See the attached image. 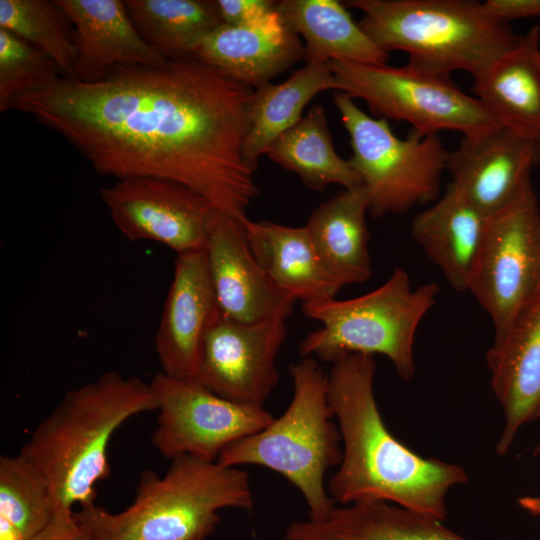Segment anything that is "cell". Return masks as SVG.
<instances>
[{
    "label": "cell",
    "instance_id": "6da1fadb",
    "mask_svg": "<svg viewBox=\"0 0 540 540\" xmlns=\"http://www.w3.org/2000/svg\"><path fill=\"white\" fill-rule=\"evenodd\" d=\"M253 91L188 56L92 83L61 77L8 111L61 135L100 175L174 181L243 221L259 193L243 154Z\"/></svg>",
    "mask_w": 540,
    "mask_h": 540
},
{
    "label": "cell",
    "instance_id": "7a4b0ae2",
    "mask_svg": "<svg viewBox=\"0 0 540 540\" xmlns=\"http://www.w3.org/2000/svg\"><path fill=\"white\" fill-rule=\"evenodd\" d=\"M375 371L374 356L366 354L332 363L328 400L343 457L328 481V494L343 505L386 501L443 521L448 491L468 475L459 465L415 453L391 434L376 402Z\"/></svg>",
    "mask_w": 540,
    "mask_h": 540
},
{
    "label": "cell",
    "instance_id": "3957f363",
    "mask_svg": "<svg viewBox=\"0 0 540 540\" xmlns=\"http://www.w3.org/2000/svg\"><path fill=\"white\" fill-rule=\"evenodd\" d=\"M157 410L150 382L107 371L67 391L22 446L47 481L55 511L95 504L96 486L109 477L108 450L130 418Z\"/></svg>",
    "mask_w": 540,
    "mask_h": 540
},
{
    "label": "cell",
    "instance_id": "277c9868",
    "mask_svg": "<svg viewBox=\"0 0 540 540\" xmlns=\"http://www.w3.org/2000/svg\"><path fill=\"white\" fill-rule=\"evenodd\" d=\"M253 506L246 471L181 456L163 476L143 471L124 510L112 513L92 504L74 511V518L91 540H208L221 510L250 512Z\"/></svg>",
    "mask_w": 540,
    "mask_h": 540
},
{
    "label": "cell",
    "instance_id": "5b68a950",
    "mask_svg": "<svg viewBox=\"0 0 540 540\" xmlns=\"http://www.w3.org/2000/svg\"><path fill=\"white\" fill-rule=\"evenodd\" d=\"M361 29L386 54L400 50L408 65L433 74L485 72L519 42L509 23L465 0H349Z\"/></svg>",
    "mask_w": 540,
    "mask_h": 540
},
{
    "label": "cell",
    "instance_id": "8992f818",
    "mask_svg": "<svg viewBox=\"0 0 540 540\" xmlns=\"http://www.w3.org/2000/svg\"><path fill=\"white\" fill-rule=\"evenodd\" d=\"M289 371L293 395L284 413L226 447L217 462L262 466L280 474L303 496L308 519L321 520L336 506L325 476L342 461V438L328 400V374L317 360L303 357Z\"/></svg>",
    "mask_w": 540,
    "mask_h": 540
},
{
    "label": "cell",
    "instance_id": "52a82bcc",
    "mask_svg": "<svg viewBox=\"0 0 540 540\" xmlns=\"http://www.w3.org/2000/svg\"><path fill=\"white\" fill-rule=\"evenodd\" d=\"M439 291L435 282L413 288L409 274L394 268L383 284L364 295L302 303L303 314L321 326L303 338L299 354L330 363L349 354H380L409 381L416 371V332Z\"/></svg>",
    "mask_w": 540,
    "mask_h": 540
},
{
    "label": "cell",
    "instance_id": "ba28073f",
    "mask_svg": "<svg viewBox=\"0 0 540 540\" xmlns=\"http://www.w3.org/2000/svg\"><path fill=\"white\" fill-rule=\"evenodd\" d=\"M350 137L352 167L369 193V215L402 214L437 199L449 151L438 134L398 138L386 118L371 117L351 97L333 93Z\"/></svg>",
    "mask_w": 540,
    "mask_h": 540
},
{
    "label": "cell",
    "instance_id": "9c48e42d",
    "mask_svg": "<svg viewBox=\"0 0 540 540\" xmlns=\"http://www.w3.org/2000/svg\"><path fill=\"white\" fill-rule=\"evenodd\" d=\"M336 91L364 100L378 117L406 121L422 135L443 130L473 136L501 126L476 98L450 79L410 65L329 61Z\"/></svg>",
    "mask_w": 540,
    "mask_h": 540
},
{
    "label": "cell",
    "instance_id": "30bf717a",
    "mask_svg": "<svg viewBox=\"0 0 540 540\" xmlns=\"http://www.w3.org/2000/svg\"><path fill=\"white\" fill-rule=\"evenodd\" d=\"M468 292L490 316L494 337L540 294V208L532 184L490 216Z\"/></svg>",
    "mask_w": 540,
    "mask_h": 540
},
{
    "label": "cell",
    "instance_id": "8fae6325",
    "mask_svg": "<svg viewBox=\"0 0 540 540\" xmlns=\"http://www.w3.org/2000/svg\"><path fill=\"white\" fill-rule=\"evenodd\" d=\"M157 400L153 447L172 460L191 456L217 461L232 443L266 428L274 416L219 397L195 379H177L162 372L150 381Z\"/></svg>",
    "mask_w": 540,
    "mask_h": 540
},
{
    "label": "cell",
    "instance_id": "7c38bea8",
    "mask_svg": "<svg viewBox=\"0 0 540 540\" xmlns=\"http://www.w3.org/2000/svg\"><path fill=\"white\" fill-rule=\"evenodd\" d=\"M113 223L131 241H154L177 255L204 251L213 211L197 191L174 181L133 177L100 190Z\"/></svg>",
    "mask_w": 540,
    "mask_h": 540
},
{
    "label": "cell",
    "instance_id": "4fadbf2b",
    "mask_svg": "<svg viewBox=\"0 0 540 540\" xmlns=\"http://www.w3.org/2000/svg\"><path fill=\"white\" fill-rule=\"evenodd\" d=\"M286 321L241 323L220 313L204 338L195 380L236 404L264 408L279 382L278 353Z\"/></svg>",
    "mask_w": 540,
    "mask_h": 540
},
{
    "label": "cell",
    "instance_id": "5bb4252c",
    "mask_svg": "<svg viewBox=\"0 0 540 540\" xmlns=\"http://www.w3.org/2000/svg\"><path fill=\"white\" fill-rule=\"evenodd\" d=\"M243 221L217 209L210 219L204 254L219 309L241 323L286 321L296 301L274 285L255 259Z\"/></svg>",
    "mask_w": 540,
    "mask_h": 540
},
{
    "label": "cell",
    "instance_id": "9a60e30c",
    "mask_svg": "<svg viewBox=\"0 0 540 540\" xmlns=\"http://www.w3.org/2000/svg\"><path fill=\"white\" fill-rule=\"evenodd\" d=\"M540 161V142L499 126L463 136L449 153L446 170L453 183L477 208L492 216L516 200L531 184Z\"/></svg>",
    "mask_w": 540,
    "mask_h": 540
},
{
    "label": "cell",
    "instance_id": "2e32d148",
    "mask_svg": "<svg viewBox=\"0 0 540 540\" xmlns=\"http://www.w3.org/2000/svg\"><path fill=\"white\" fill-rule=\"evenodd\" d=\"M220 313L204 251L178 254L155 334L163 374L195 379L204 338Z\"/></svg>",
    "mask_w": 540,
    "mask_h": 540
},
{
    "label": "cell",
    "instance_id": "e0dca14e",
    "mask_svg": "<svg viewBox=\"0 0 540 540\" xmlns=\"http://www.w3.org/2000/svg\"><path fill=\"white\" fill-rule=\"evenodd\" d=\"M492 391L505 425L495 446L510 449L518 430L540 419V294L525 306L486 352Z\"/></svg>",
    "mask_w": 540,
    "mask_h": 540
},
{
    "label": "cell",
    "instance_id": "ac0fdd59",
    "mask_svg": "<svg viewBox=\"0 0 540 540\" xmlns=\"http://www.w3.org/2000/svg\"><path fill=\"white\" fill-rule=\"evenodd\" d=\"M70 18L76 46L73 79L92 83L117 68L160 66L169 59L148 45L123 1L56 0Z\"/></svg>",
    "mask_w": 540,
    "mask_h": 540
},
{
    "label": "cell",
    "instance_id": "d6986e66",
    "mask_svg": "<svg viewBox=\"0 0 540 540\" xmlns=\"http://www.w3.org/2000/svg\"><path fill=\"white\" fill-rule=\"evenodd\" d=\"M190 56L256 89L304 58V45L279 17L252 27L222 24Z\"/></svg>",
    "mask_w": 540,
    "mask_h": 540
},
{
    "label": "cell",
    "instance_id": "ffe728a7",
    "mask_svg": "<svg viewBox=\"0 0 540 540\" xmlns=\"http://www.w3.org/2000/svg\"><path fill=\"white\" fill-rule=\"evenodd\" d=\"M489 218L450 182L412 221L414 240L458 292L468 291Z\"/></svg>",
    "mask_w": 540,
    "mask_h": 540
},
{
    "label": "cell",
    "instance_id": "44dd1931",
    "mask_svg": "<svg viewBox=\"0 0 540 540\" xmlns=\"http://www.w3.org/2000/svg\"><path fill=\"white\" fill-rule=\"evenodd\" d=\"M473 91L502 126L540 142V26L474 78Z\"/></svg>",
    "mask_w": 540,
    "mask_h": 540
},
{
    "label": "cell",
    "instance_id": "7402d4cb",
    "mask_svg": "<svg viewBox=\"0 0 540 540\" xmlns=\"http://www.w3.org/2000/svg\"><path fill=\"white\" fill-rule=\"evenodd\" d=\"M367 213L369 193L361 185L320 204L305 225L323 267L339 289L363 283L372 275Z\"/></svg>",
    "mask_w": 540,
    "mask_h": 540
},
{
    "label": "cell",
    "instance_id": "603a6c76",
    "mask_svg": "<svg viewBox=\"0 0 540 540\" xmlns=\"http://www.w3.org/2000/svg\"><path fill=\"white\" fill-rule=\"evenodd\" d=\"M284 540H470L432 518L386 501L334 507L321 520L288 525Z\"/></svg>",
    "mask_w": 540,
    "mask_h": 540
},
{
    "label": "cell",
    "instance_id": "cb8c5ba5",
    "mask_svg": "<svg viewBox=\"0 0 540 540\" xmlns=\"http://www.w3.org/2000/svg\"><path fill=\"white\" fill-rule=\"evenodd\" d=\"M249 247L274 285L302 303L335 297L339 288L323 267L305 226L243 221Z\"/></svg>",
    "mask_w": 540,
    "mask_h": 540
},
{
    "label": "cell",
    "instance_id": "d4e9b609",
    "mask_svg": "<svg viewBox=\"0 0 540 540\" xmlns=\"http://www.w3.org/2000/svg\"><path fill=\"white\" fill-rule=\"evenodd\" d=\"M336 0H281L276 10L283 23L305 41L306 63L345 61L383 65V52Z\"/></svg>",
    "mask_w": 540,
    "mask_h": 540
},
{
    "label": "cell",
    "instance_id": "484cf974",
    "mask_svg": "<svg viewBox=\"0 0 540 540\" xmlns=\"http://www.w3.org/2000/svg\"><path fill=\"white\" fill-rule=\"evenodd\" d=\"M337 90L329 63L310 62L285 81L256 88L248 110L243 154L256 170L261 155L274 141L302 119L305 106L319 93Z\"/></svg>",
    "mask_w": 540,
    "mask_h": 540
},
{
    "label": "cell",
    "instance_id": "4316f807",
    "mask_svg": "<svg viewBox=\"0 0 540 540\" xmlns=\"http://www.w3.org/2000/svg\"><path fill=\"white\" fill-rule=\"evenodd\" d=\"M265 155L297 174L306 187L315 191L330 184L344 189L363 185L349 160L336 152L322 105L312 106L295 126L274 141Z\"/></svg>",
    "mask_w": 540,
    "mask_h": 540
},
{
    "label": "cell",
    "instance_id": "83f0119b",
    "mask_svg": "<svg viewBox=\"0 0 540 540\" xmlns=\"http://www.w3.org/2000/svg\"><path fill=\"white\" fill-rule=\"evenodd\" d=\"M127 13L142 39L167 59L190 56L221 26L216 1L125 0Z\"/></svg>",
    "mask_w": 540,
    "mask_h": 540
},
{
    "label": "cell",
    "instance_id": "f1b7e54d",
    "mask_svg": "<svg viewBox=\"0 0 540 540\" xmlns=\"http://www.w3.org/2000/svg\"><path fill=\"white\" fill-rule=\"evenodd\" d=\"M49 485L20 453L0 457V540H30L53 519Z\"/></svg>",
    "mask_w": 540,
    "mask_h": 540
},
{
    "label": "cell",
    "instance_id": "f546056e",
    "mask_svg": "<svg viewBox=\"0 0 540 540\" xmlns=\"http://www.w3.org/2000/svg\"><path fill=\"white\" fill-rule=\"evenodd\" d=\"M0 28L44 52L73 79L74 28L56 0H0Z\"/></svg>",
    "mask_w": 540,
    "mask_h": 540
},
{
    "label": "cell",
    "instance_id": "4dcf8cb0",
    "mask_svg": "<svg viewBox=\"0 0 540 540\" xmlns=\"http://www.w3.org/2000/svg\"><path fill=\"white\" fill-rule=\"evenodd\" d=\"M54 60L0 28V111L23 94L43 89L63 76Z\"/></svg>",
    "mask_w": 540,
    "mask_h": 540
},
{
    "label": "cell",
    "instance_id": "1f68e13d",
    "mask_svg": "<svg viewBox=\"0 0 540 540\" xmlns=\"http://www.w3.org/2000/svg\"><path fill=\"white\" fill-rule=\"evenodd\" d=\"M216 5L222 23L229 26H260L280 17L271 0H216Z\"/></svg>",
    "mask_w": 540,
    "mask_h": 540
},
{
    "label": "cell",
    "instance_id": "d6a6232c",
    "mask_svg": "<svg viewBox=\"0 0 540 540\" xmlns=\"http://www.w3.org/2000/svg\"><path fill=\"white\" fill-rule=\"evenodd\" d=\"M30 540H91L74 518V512L55 511L51 522Z\"/></svg>",
    "mask_w": 540,
    "mask_h": 540
},
{
    "label": "cell",
    "instance_id": "836d02e7",
    "mask_svg": "<svg viewBox=\"0 0 540 540\" xmlns=\"http://www.w3.org/2000/svg\"><path fill=\"white\" fill-rule=\"evenodd\" d=\"M483 5L489 14L506 23L540 17V0H487Z\"/></svg>",
    "mask_w": 540,
    "mask_h": 540
},
{
    "label": "cell",
    "instance_id": "e575fe53",
    "mask_svg": "<svg viewBox=\"0 0 540 540\" xmlns=\"http://www.w3.org/2000/svg\"><path fill=\"white\" fill-rule=\"evenodd\" d=\"M521 508L534 516L540 517V496H524L518 499Z\"/></svg>",
    "mask_w": 540,
    "mask_h": 540
},
{
    "label": "cell",
    "instance_id": "d590c367",
    "mask_svg": "<svg viewBox=\"0 0 540 540\" xmlns=\"http://www.w3.org/2000/svg\"><path fill=\"white\" fill-rule=\"evenodd\" d=\"M534 454H535V455H540V444H538V445L535 447Z\"/></svg>",
    "mask_w": 540,
    "mask_h": 540
}]
</instances>
